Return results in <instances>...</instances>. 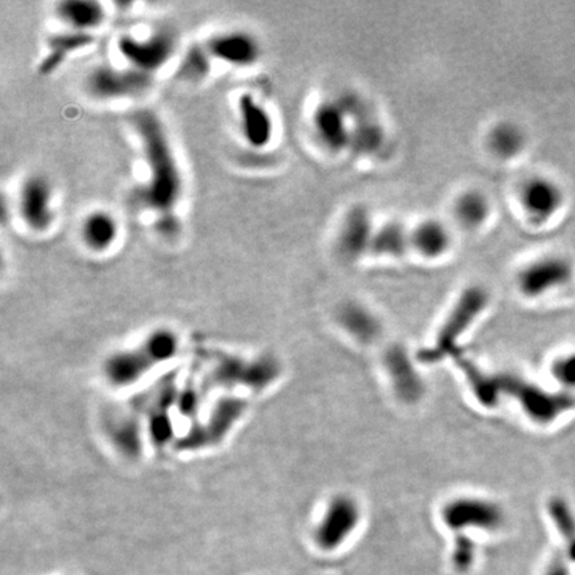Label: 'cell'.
<instances>
[{
	"mask_svg": "<svg viewBox=\"0 0 575 575\" xmlns=\"http://www.w3.org/2000/svg\"><path fill=\"white\" fill-rule=\"evenodd\" d=\"M137 127L149 168L146 203L155 210L167 213L179 202L183 190L182 176L174 151L156 115L148 111L140 112L137 115Z\"/></svg>",
	"mask_w": 575,
	"mask_h": 575,
	"instance_id": "6da1fadb",
	"label": "cell"
},
{
	"mask_svg": "<svg viewBox=\"0 0 575 575\" xmlns=\"http://www.w3.org/2000/svg\"><path fill=\"white\" fill-rule=\"evenodd\" d=\"M177 345L179 341L176 335L163 329L149 335L146 343L137 348L114 354L107 361L104 373L114 385H131L155 366L174 359Z\"/></svg>",
	"mask_w": 575,
	"mask_h": 575,
	"instance_id": "7a4b0ae2",
	"label": "cell"
},
{
	"mask_svg": "<svg viewBox=\"0 0 575 575\" xmlns=\"http://www.w3.org/2000/svg\"><path fill=\"white\" fill-rule=\"evenodd\" d=\"M489 295L479 286L467 287L457 298L447 320L439 328L434 345L428 349L425 360L438 361L455 353L457 343L472 328L473 324L486 309Z\"/></svg>",
	"mask_w": 575,
	"mask_h": 575,
	"instance_id": "3957f363",
	"label": "cell"
},
{
	"mask_svg": "<svg viewBox=\"0 0 575 575\" xmlns=\"http://www.w3.org/2000/svg\"><path fill=\"white\" fill-rule=\"evenodd\" d=\"M441 520L455 534L467 530L495 533L504 525V513L500 504L487 498L457 497L442 506Z\"/></svg>",
	"mask_w": 575,
	"mask_h": 575,
	"instance_id": "277c9868",
	"label": "cell"
},
{
	"mask_svg": "<svg viewBox=\"0 0 575 575\" xmlns=\"http://www.w3.org/2000/svg\"><path fill=\"white\" fill-rule=\"evenodd\" d=\"M361 523L360 504L351 495H335L317 525L313 530V540L320 551H338L356 532Z\"/></svg>",
	"mask_w": 575,
	"mask_h": 575,
	"instance_id": "5b68a950",
	"label": "cell"
},
{
	"mask_svg": "<svg viewBox=\"0 0 575 575\" xmlns=\"http://www.w3.org/2000/svg\"><path fill=\"white\" fill-rule=\"evenodd\" d=\"M503 393L514 397L530 419L538 422H551L560 414L574 408L575 400L568 394L549 393L534 383L514 376H500Z\"/></svg>",
	"mask_w": 575,
	"mask_h": 575,
	"instance_id": "8992f818",
	"label": "cell"
},
{
	"mask_svg": "<svg viewBox=\"0 0 575 575\" xmlns=\"http://www.w3.org/2000/svg\"><path fill=\"white\" fill-rule=\"evenodd\" d=\"M245 409H247V402L242 400L233 399V397L220 400L208 419L192 427L191 430L177 442V447L183 450H196L219 444L235 427Z\"/></svg>",
	"mask_w": 575,
	"mask_h": 575,
	"instance_id": "52a82bcc",
	"label": "cell"
},
{
	"mask_svg": "<svg viewBox=\"0 0 575 575\" xmlns=\"http://www.w3.org/2000/svg\"><path fill=\"white\" fill-rule=\"evenodd\" d=\"M574 265L563 255H546L530 261L517 273L518 290L526 297H540L566 286L573 278Z\"/></svg>",
	"mask_w": 575,
	"mask_h": 575,
	"instance_id": "ba28073f",
	"label": "cell"
},
{
	"mask_svg": "<svg viewBox=\"0 0 575 575\" xmlns=\"http://www.w3.org/2000/svg\"><path fill=\"white\" fill-rule=\"evenodd\" d=\"M520 202L530 222L546 225L562 210L566 194L557 180L545 174H534L523 182Z\"/></svg>",
	"mask_w": 575,
	"mask_h": 575,
	"instance_id": "9c48e42d",
	"label": "cell"
},
{
	"mask_svg": "<svg viewBox=\"0 0 575 575\" xmlns=\"http://www.w3.org/2000/svg\"><path fill=\"white\" fill-rule=\"evenodd\" d=\"M176 39L168 31H160L146 39L123 36L119 41V51L123 58L139 71H156L174 55Z\"/></svg>",
	"mask_w": 575,
	"mask_h": 575,
	"instance_id": "30bf717a",
	"label": "cell"
},
{
	"mask_svg": "<svg viewBox=\"0 0 575 575\" xmlns=\"http://www.w3.org/2000/svg\"><path fill=\"white\" fill-rule=\"evenodd\" d=\"M280 374L278 361L264 357L259 360H240L228 357L220 361L212 372L213 382L222 385H242L252 389L267 388Z\"/></svg>",
	"mask_w": 575,
	"mask_h": 575,
	"instance_id": "8fae6325",
	"label": "cell"
},
{
	"mask_svg": "<svg viewBox=\"0 0 575 575\" xmlns=\"http://www.w3.org/2000/svg\"><path fill=\"white\" fill-rule=\"evenodd\" d=\"M151 73L137 69L118 70L99 67L90 73L87 89L96 98H132L144 94L151 87Z\"/></svg>",
	"mask_w": 575,
	"mask_h": 575,
	"instance_id": "7c38bea8",
	"label": "cell"
},
{
	"mask_svg": "<svg viewBox=\"0 0 575 575\" xmlns=\"http://www.w3.org/2000/svg\"><path fill=\"white\" fill-rule=\"evenodd\" d=\"M376 230L373 227L371 211L363 205H354L344 217L337 248L345 260L357 261L371 250Z\"/></svg>",
	"mask_w": 575,
	"mask_h": 575,
	"instance_id": "4fadbf2b",
	"label": "cell"
},
{
	"mask_svg": "<svg viewBox=\"0 0 575 575\" xmlns=\"http://www.w3.org/2000/svg\"><path fill=\"white\" fill-rule=\"evenodd\" d=\"M19 211L28 228L43 232L53 219L52 188L43 176H31L25 180L19 194Z\"/></svg>",
	"mask_w": 575,
	"mask_h": 575,
	"instance_id": "5bb4252c",
	"label": "cell"
},
{
	"mask_svg": "<svg viewBox=\"0 0 575 575\" xmlns=\"http://www.w3.org/2000/svg\"><path fill=\"white\" fill-rule=\"evenodd\" d=\"M313 128L320 143L334 154L343 152L351 143L352 127L337 100L318 104L313 114Z\"/></svg>",
	"mask_w": 575,
	"mask_h": 575,
	"instance_id": "9a60e30c",
	"label": "cell"
},
{
	"mask_svg": "<svg viewBox=\"0 0 575 575\" xmlns=\"http://www.w3.org/2000/svg\"><path fill=\"white\" fill-rule=\"evenodd\" d=\"M208 52L213 58L232 66L248 67L259 61L261 48L255 36L242 31H235L211 39Z\"/></svg>",
	"mask_w": 575,
	"mask_h": 575,
	"instance_id": "2e32d148",
	"label": "cell"
},
{
	"mask_svg": "<svg viewBox=\"0 0 575 575\" xmlns=\"http://www.w3.org/2000/svg\"><path fill=\"white\" fill-rule=\"evenodd\" d=\"M394 393L405 402H414L424 393V383L416 366L401 348L389 349L383 359Z\"/></svg>",
	"mask_w": 575,
	"mask_h": 575,
	"instance_id": "e0dca14e",
	"label": "cell"
},
{
	"mask_svg": "<svg viewBox=\"0 0 575 575\" xmlns=\"http://www.w3.org/2000/svg\"><path fill=\"white\" fill-rule=\"evenodd\" d=\"M242 135L253 148H265L273 137V121L269 112L250 95H242L239 100Z\"/></svg>",
	"mask_w": 575,
	"mask_h": 575,
	"instance_id": "ac0fdd59",
	"label": "cell"
},
{
	"mask_svg": "<svg viewBox=\"0 0 575 575\" xmlns=\"http://www.w3.org/2000/svg\"><path fill=\"white\" fill-rule=\"evenodd\" d=\"M410 242L422 258L439 259L452 247V233L439 220L428 219L411 231Z\"/></svg>",
	"mask_w": 575,
	"mask_h": 575,
	"instance_id": "d6986e66",
	"label": "cell"
},
{
	"mask_svg": "<svg viewBox=\"0 0 575 575\" xmlns=\"http://www.w3.org/2000/svg\"><path fill=\"white\" fill-rule=\"evenodd\" d=\"M529 137L525 128L512 120H503L487 134V148L498 159L512 160L526 149Z\"/></svg>",
	"mask_w": 575,
	"mask_h": 575,
	"instance_id": "ffe728a7",
	"label": "cell"
},
{
	"mask_svg": "<svg viewBox=\"0 0 575 575\" xmlns=\"http://www.w3.org/2000/svg\"><path fill=\"white\" fill-rule=\"evenodd\" d=\"M338 323L341 328L359 340L360 343H372L382 334V324L374 313L359 303H348L338 311Z\"/></svg>",
	"mask_w": 575,
	"mask_h": 575,
	"instance_id": "44dd1931",
	"label": "cell"
},
{
	"mask_svg": "<svg viewBox=\"0 0 575 575\" xmlns=\"http://www.w3.org/2000/svg\"><path fill=\"white\" fill-rule=\"evenodd\" d=\"M56 13L64 24L80 33L98 28L106 19L103 5L95 0H66L59 3Z\"/></svg>",
	"mask_w": 575,
	"mask_h": 575,
	"instance_id": "7402d4cb",
	"label": "cell"
},
{
	"mask_svg": "<svg viewBox=\"0 0 575 575\" xmlns=\"http://www.w3.org/2000/svg\"><path fill=\"white\" fill-rule=\"evenodd\" d=\"M119 227L114 216L104 211L91 213L81 225V238L84 244L94 250L103 252L108 250L118 238Z\"/></svg>",
	"mask_w": 575,
	"mask_h": 575,
	"instance_id": "603a6c76",
	"label": "cell"
},
{
	"mask_svg": "<svg viewBox=\"0 0 575 575\" xmlns=\"http://www.w3.org/2000/svg\"><path fill=\"white\" fill-rule=\"evenodd\" d=\"M455 217L465 230H478L490 216V202L486 194L478 190L462 192L455 203Z\"/></svg>",
	"mask_w": 575,
	"mask_h": 575,
	"instance_id": "cb8c5ba5",
	"label": "cell"
},
{
	"mask_svg": "<svg viewBox=\"0 0 575 575\" xmlns=\"http://www.w3.org/2000/svg\"><path fill=\"white\" fill-rule=\"evenodd\" d=\"M410 247V232L405 225L391 222L376 230L371 252L382 258H401Z\"/></svg>",
	"mask_w": 575,
	"mask_h": 575,
	"instance_id": "d4e9b609",
	"label": "cell"
},
{
	"mask_svg": "<svg viewBox=\"0 0 575 575\" xmlns=\"http://www.w3.org/2000/svg\"><path fill=\"white\" fill-rule=\"evenodd\" d=\"M386 142L385 129L374 118L357 121L351 131L349 148L359 155H374L382 151Z\"/></svg>",
	"mask_w": 575,
	"mask_h": 575,
	"instance_id": "484cf974",
	"label": "cell"
},
{
	"mask_svg": "<svg viewBox=\"0 0 575 575\" xmlns=\"http://www.w3.org/2000/svg\"><path fill=\"white\" fill-rule=\"evenodd\" d=\"M462 369L469 380L473 393L477 397L479 402L485 407H493L497 404L501 393L500 376H490L478 369L472 361L459 359Z\"/></svg>",
	"mask_w": 575,
	"mask_h": 575,
	"instance_id": "4316f807",
	"label": "cell"
},
{
	"mask_svg": "<svg viewBox=\"0 0 575 575\" xmlns=\"http://www.w3.org/2000/svg\"><path fill=\"white\" fill-rule=\"evenodd\" d=\"M552 523L566 541V557L575 562V518L569 504L562 498H551L548 506Z\"/></svg>",
	"mask_w": 575,
	"mask_h": 575,
	"instance_id": "83f0119b",
	"label": "cell"
},
{
	"mask_svg": "<svg viewBox=\"0 0 575 575\" xmlns=\"http://www.w3.org/2000/svg\"><path fill=\"white\" fill-rule=\"evenodd\" d=\"M92 42H94V38H92L91 33L72 31V33L52 36L48 41V47H50V52L55 53L66 61L70 53L91 46Z\"/></svg>",
	"mask_w": 575,
	"mask_h": 575,
	"instance_id": "f1b7e54d",
	"label": "cell"
},
{
	"mask_svg": "<svg viewBox=\"0 0 575 575\" xmlns=\"http://www.w3.org/2000/svg\"><path fill=\"white\" fill-rule=\"evenodd\" d=\"M476 554H477V548H476L475 541L465 533L456 534L450 561L457 573L467 574V571L472 570L476 562Z\"/></svg>",
	"mask_w": 575,
	"mask_h": 575,
	"instance_id": "f546056e",
	"label": "cell"
},
{
	"mask_svg": "<svg viewBox=\"0 0 575 575\" xmlns=\"http://www.w3.org/2000/svg\"><path fill=\"white\" fill-rule=\"evenodd\" d=\"M208 53L210 52L199 47L191 48L184 61H183L179 75L183 79H187V80L191 81L204 79L211 70L210 55Z\"/></svg>",
	"mask_w": 575,
	"mask_h": 575,
	"instance_id": "4dcf8cb0",
	"label": "cell"
},
{
	"mask_svg": "<svg viewBox=\"0 0 575 575\" xmlns=\"http://www.w3.org/2000/svg\"><path fill=\"white\" fill-rule=\"evenodd\" d=\"M335 100L345 112L346 118L349 120H353V123L373 118V112H372L368 101L356 92H343Z\"/></svg>",
	"mask_w": 575,
	"mask_h": 575,
	"instance_id": "1f68e13d",
	"label": "cell"
},
{
	"mask_svg": "<svg viewBox=\"0 0 575 575\" xmlns=\"http://www.w3.org/2000/svg\"><path fill=\"white\" fill-rule=\"evenodd\" d=\"M552 374L566 386H575V354L555 361Z\"/></svg>",
	"mask_w": 575,
	"mask_h": 575,
	"instance_id": "d6a6232c",
	"label": "cell"
},
{
	"mask_svg": "<svg viewBox=\"0 0 575 575\" xmlns=\"http://www.w3.org/2000/svg\"><path fill=\"white\" fill-rule=\"evenodd\" d=\"M568 560L566 554H555L549 565L546 566L543 575H571Z\"/></svg>",
	"mask_w": 575,
	"mask_h": 575,
	"instance_id": "836d02e7",
	"label": "cell"
},
{
	"mask_svg": "<svg viewBox=\"0 0 575 575\" xmlns=\"http://www.w3.org/2000/svg\"><path fill=\"white\" fill-rule=\"evenodd\" d=\"M167 213H165V217H162V219H160L159 228L163 233H165V235H174V233L177 232L179 222H176V219H174V216L167 215Z\"/></svg>",
	"mask_w": 575,
	"mask_h": 575,
	"instance_id": "e575fe53",
	"label": "cell"
}]
</instances>
